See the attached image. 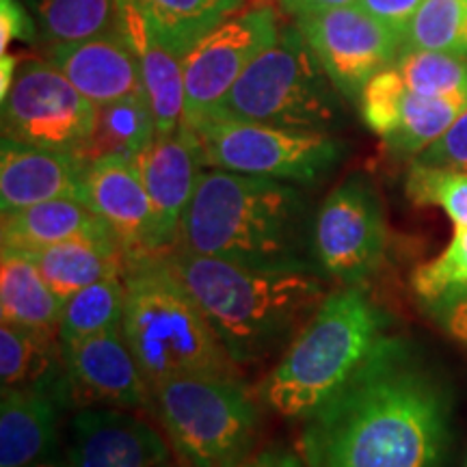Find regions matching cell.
Returning a JSON list of instances; mask_svg holds the SVG:
<instances>
[{
	"instance_id": "obj_1",
	"label": "cell",
	"mask_w": 467,
	"mask_h": 467,
	"mask_svg": "<svg viewBox=\"0 0 467 467\" xmlns=\"http://www.w3.org/2000/svg\"><path fill=\"white\" fill-rule=\"evenodd\" d=\"M452 396L411 342L383 336L353 377L303 420L306 467H443Z\"/></svg>"
},
{
	"instance_id": "obj_2",
	"label": "cell",
	"mask_w": 467,
	"mask_h": 467,
	"mask_svg": "<svg viewBox=\"0 0 467 467\" xmlns=\"http://www.w3.org/2000/svg\"><path fill=\"white\" fill-rule=\"evenodd\" d=\"M314 217L299 184L206 167L175 247L260 271L318 273Z\"/></svg>"
},
{
	"instance_id": "obj_3",
	"label": "cell",
	"mask_w": 467,
	"mask_h": 467,
	"mask_svg": "<svg viewBox=\"0 0 467 467\" xmlns=\"http://www.w3.org/2000/svg\"><path fill=\"white\" fill-rule=\"evenodd\" d=\"M167 260L238 366L284 355L329 295L318 273L260 271L180 247Z\"/></svg>"
},
{
	"instance_id": "obj_4",
	"label": "cell",
	"mask_w": 467,
	"mask_h": 467,
	"mask_svg": "<svg viewBox=\"0 0 467 467\" xmlns=\"http://www.w3.org/2000/svg\"><path fill=\"white\" fill-rule=\"evenodd\" d=\"M124 285L121 329L150 389L178 377H238L241 366L175 275L167 254L128 258Z\"/></svg>"
},
{
	"instance_id": "obj_5",
	"label": "cell",
	"mask_w": 467,
	"mask_h": 467,
	"mask_svg": "<svg viewBox=\"0 0 467 467\" xmlns=\"http://www.w3.org/2000/svg\"><path fill=\"white\" fill-rule=\"evenodd\" d=\"M381 337L383 314L364 285L329 292L262 381L260 402L284 418L306 420L358 372Z\"/></svg>"
},
{
	"instance_id": "obj_6",
	"label": "cell",
	"mask_w": 467,
	"mask_h": 467,
	"mask_svg": "<svg viewBox=\"0 0 467 467\" xmlns=\"http://www.w3.org/2000/svg\"><path fill=\"white\" fill-rule=\"evenodd\" d=\"M342 98L292 25L244 69L208 119L334 132L342 121Z\"/></svg>"
},
{
	"instance_id": "obj_7",
	"label": "cell",
	"mask_w": 467,
	"mask_h": 467,
	"mask_svg": "<svg viewBox=\"0 0 467 467\" xmlns=\"http://www.w3.org/2000/svg\"><path fill=\"white\" fill-rule=\"evenodd\" d=\"M151 411L186 467H243L258 446L262 411L241 377L169 379L151 389Z\"/></svg>"
},
{
	"instance_id": "obj_8",
	"label": "cell",
	"mask_w": 467,
	"mask_h": 467,
	"mask_svg": "<svg viewBox=\"0 0 467 467\" xmlns=\"http://www.w3.org/2000/svg\"><path fill=\"white\" fill-rule=\"evenodd\" d=\"M203 162L210 169L260 175L312 186L344 159V143L331 132L299 130L255 121L208 119L197 128Z\"/></svg>"
},
{
	"instance_id": "obj_9",
	"label": "cell",
	"mask_w": 467,
	"mask_h": 467,
	"mask_svg": "<svg viewBox=\"0 0 467 467\" xmlns=\"http://www.w3.org/2000/svg\"><path fill=\"white\" fill-rule=\"evenodd\" d=\"M96 107L50 61L25 58L3 98V137L33 148L78 154Z\"/></svg>"
},
{
	"instance_id": "obj_10",
	"label": "cell",
	"mask_w": 467,
	"mask_h": 467,
	"mask_svg": "<svg viewBox=\"0 0 467 467\" xmlns=\"http://www.w3.org/2000/svg\"><path fill=\"white\" fill-rule=\"evenodd\" d=\"M388 227L375 186L361 173L337 184L314 217V255L325 277L361 285L381 266Z\"/></svg>"
},
{
	"instance_id": "obj_11",
	"label": "cell",
	"mask_w": 467,
	"mask_h": 467,
	"mask_svg": "<svg viewBox=\"0 0 467 467\" xmlns=\"http://www.w3.org/2000/svg\"><path fill=\"white\" fill-rule=\"evenodd\" d=\"M275 9L236 11L203 35L184 57V124L200 128L251 63L279 37Z\"/></svg>"
},
{
	"instance_id": "obj_12",
	"label": "cell",
	"mask_w": 467,
	"mask_h": 467,
	"mask_svg": "<svg viewBox=\"0 0 467 467\" xmlns=\"http://www.w3.org/2000/svg\"><path fill=\"white\" fill-rule=\"evenodd\" d=\"M331 83L350 102L379 72L392 67L402 52V37L358 3L295 20Z\"/></svg>"
},
{
	"instance_id": "obj_13",
	"label": "cell",
	"mask_w": 467,
	"mask_h": 467,
	"mask_svg": "<svg viewBox=\"0 0 467 467\" xmlns=\"http://www.w3.org/2000/svg\"><path fill=\"white\" fill-rule=\"evenodd\" d=\"M63 366L67 402L80 409H151V389L121 327L63 347Z\"/></svg>"
},
{
	"instance_id": "obj_14",
	"label": "cell",
	"mask_w": 467,
	"mask_h": 467,
	"mask_svg": "<svg viewBox=\"0 0 467 467\" xmlns=\"http://www.w3.org/2000/svg\"><path fill=\"white\" fill-rule=\"evenodd\" d=\"M137 162L154 210V247L167 254L178 244L182 219L206 169L200 134L182 124L167 137H156Z\"/></svg>"
},
{
	"instance_id": "obj_15",
	"label": "cell",
	"mask_w": 467,
	"mask_h": 467,
	"mask_svg": "<svg viewBox=\"0 0 467 467\" xmlns=\"http://www.w3.org/2000/svg\"><path fill=\"white\" fill-rule=\"evenodd\" d=\"M69 467H162L169 446L128 409L85 407L69 426Z\"/></svg>"
},
{
	"instance_id": "obj_16",
	"label": "cell",
	"mask_w": 467,
	"mask_h": 467,
	"mask_svg": "<svg viewBox=\"0 0 467 467\" xmlns=\"http://www.w3.org/2000/svg\"><path fill=\"white\" fill-rule=\"evenodd\" d=\"M83 202L113 232L126 260L159 254L154 247V210L137 161L107 156L85 165Z\"/></svg>"
},
{
	"instance_id": "obj_17",
	"label": "cell",
	"mask_w": 467,
	"mask_h": 467,
	"mask_svg": "<svg viewBox=\"0 0 467 467\" xmlns=\"http://www.w3.org/2000/svg\"><path fill=\"white\" fill-rule=\"evenodd\" d=\"M48 61L93 107L145 93L141 66L121 28L85 42L52 44Z\"/></svg>"
},
{
	"instance_id": "obj_18",
	"label": "cell",
	"mask_w": 467,
	"mask_h": 467,
	"mask_svg": "<svg viewBox=\"0 0 467 467\" xmlns=\"http://www.w3.org/2000/svg\"><path fill=\"white\" fill-rule=\"evenodd\" d=\"M85 162L76 154L33 148L3 137L0 210L11 214L50 200L83 202Z\"/></svg>"
},
{
	"instance_id": "obj_19",
	"label": "cell",
	"mask_w": 467,
	"mask_h": 467,
	"mask_svg": "<svg viewBox=\"0 0 467 467\" xmlns=\"http://www.w3.org/2000/svg\"><path fill=\"white\" fill-rule=\"evenodd\" d=\"M63 399L46 388H3L0 467H48L57 461V420Z\"/></svg>"
},
{
	"instance_id": "obj_20",
	"label": "cell",
	"mask_w": 467,
	"mask_h": 467,
	"mask_svg": "<svg viewBox=\"0 0 467 467\" xmlns=\"http://www.w3.org/2000/svg\"><path fill=\"white\" fill-rule=\"evenodd\" d=\"M119 28L141 66L145 93L156 119V134L167 137L184 124V55L151 31L130 0H119Z\"/></svg>"
},
{
	"instance_id": "obj_21",
	"label": "cell",
	"mask_w": 467,
	"mask_h": 467,
	"mask_svg": "<svg viewBox=\"0 0 467 467\" xmlns=\"http://www.w3.org/2000/svg\"><path fill=\"white\" fill-rule=\"evenodd\" d=\"M72 238H115L107 223L80 200H50L3 214V251L31 254ZM117 241V238H115Z\"/></svg>"
},
{
	"instance_id": "obj_22",
	"label": "cell",
	"mask_w": 467,
	"mask_h": 467,
	"mask_svg": "<svg viewBox=\"0 0 467 467\" xmlns=\"http://www.w3.org/2000/svg\"><path fill=\"white\" fill-rule=\"evenodd\" d=\"M63 301L55 295L26 254L3 251L0 255V314L5 325L31 334L58 337Z\"/></svg>"
},
{
	"instance_id": "obj_23",
	"label": "cell",
	"mask_w": 467,
	"mask_h": 467,
	"mask_svg": "<svg viewBox=\"0 0 467 467\" xmlns=\"http://www.w3.org/2000/svg\"><path fill=\"white\" fill-rule=\"evenodd\" d=\"M61 301L110 275H124L126 254L115 238H72L26 254Z\"/></svg>"
},
{
	"instance_id": "obj_24",
	"label": "cell",
	"mask_w": 467,
	"mask_h": 467,
	"mask_svg": "<svg viewBox=\"0 0 467 467\" xmlns=\"http://www.w3.org/2000/svg\"><path fill=\"white\" fill-rule=\"evenodd\" d=\"M156 119L148 93L130 96L104 107H96V119L87 143L78 156L85 165L107 156L139 161V156L154 143Z\"/></svg>"
},
{
	"instance_id": "obj_25",
	"label": "cell",
	"mask_w": 467,
	"mask_h": 467,
	"mask_svg": "<svg viewBox=\"0 0 467 467\" xmlns=\"http://www.w3.org/2000/svg\"><path fill=\"white\" fill-rule=\"evenodd\" d=\"M467 109V93L452 96H422L402 91L392 126L383 134V143L399 156H418L451 130Z\"/></svg>"
},
{
	"instance_id": "obj_26",
	"label": "cell",
	"mask_w": 467,
	"mask_h": 467,
	"mask_svg": "<svg viewBox=\"0 0 467 467\" xmlns=\"http://www.w3.org/2000/svg\"><path fill=\"white\" fill-rule=\"evenodd\" d=\"M159 39L186 57L203 35L236 14L244 0H130Z\"/></svg>"
},
{
	"instance_id": "obj_27",
	"label": "cell",
	"mask_w": 467,
	"mask_h": 467,
	"mask_svg": "<svg viewBox=\"0 0 467 467\" xmlns=\"http://www.w3.org/2000/svg\"><path fill=\"white\" fill-rule=\"evenodd\" d=\"M124 275L104 277L63 301L58 340L63 347H67L89 336L117 329L124 323Z\"/></svg>"
},
{
	"instance_id": "obj_28",
	"label": "cell",
	"mask_w": 467,
	"mask_h": 467,
	"mask_svg": "<svg viewBox=\"0 0 467 467\" xmlns=\"http://www.w3.org/2000/svg\"><path fill=\"white\" fill-rule=\"evenodd\" d=\"M35 20L50 46L85 42L119 28V0H37Z\"/></svg>"
},
{
	"instance_id": "obj_29",
	"label": "cell",
	"mask_w": 467,
	"mask_h": 467,
	"mask_svg": "<svg viewBox=\"0 0 467 467\" xmlns=\"http://www.w3.org/2000/svg\"><path fill=\"white\" fill-rule=\"evenodd\" d=\"M467 0H422L405 33L402 52L429 50L465 55Z\"/></svg>"
},
{
	"instance_id": "obj_30",
	"label": "cell",
	"mask_w": 467,
	"mask_h": 467,
	"mask_svg": "<svg viewBox=\"0 0 467 467\" xmlns=\"http://www.w3.org/2000/svg\"><path fill=\"white\" fill-rule=\"evenodd\" d=\"M411 285L420 299L440 309L467 299V227L454 230L448 247L413 271Z\"/></svg>"
},
{
	"instance_id": "obj_31",
	"label": "cell",
	"mask_w": 467,
	"mask_h": 467,
	"mask_svg": "<svg viewBox=\"0 0 467 467\" xmlns=\"http://www.w3.org/2000/svg\"><path fill=\"white\" fill-rule=\"evenodd\" d=\"M407 89L422 96L467 93V57L452 52L409 50L400 52L392 66Z\"/></svg>"
},
{
	"instance_id": "obj_32",
	"label": "cell",
	"mask_w": 467,
	"mask_h": 467,
	"mask_svg": "<svg viewBox=\"0 0 467 467\" xmlns=\"http://www.w3.org/2000/svg\"><path fill=\"white\" fill-rule=\"evenodd\" d=\"M407 197L416 206H437L454 230L467 227V169L413 162L407 175Z\"/></svg>"
},
{
	"instance_id": "obj_33",
	"label": "cell",
	"mask_w": 467,
	"mask_h": 467,
	"mask_svg": "<svg viewBox=\"0 0 467 467\" xmlns=\"http://www.w3.org/2000/svg\"><path fill=\"white\" fill-rule=\"evenodd\" d=\"M424 165L467 169V109L441 139L424 150L416 159Z\"/></svg>"
},
{
	"instance_id": "obj_34",
	"label": "cell",
	"mask_w": 467,
	"mask_h": 467,
	"mask_svg": "<svg viewBox=\"0 0 467 467\" xmlns=\"http://www.w3.org/2000/svg\"><path fill=\"white\" fill-rule=\"evenodd\" d=\"M33 42L35 39V20L20 0H0V52L7 55L9 44Z\"/></svg>"
},
{
	"instance_id": "obj_35",
	"label": "cell",
	"mask_w": 467,
	"mask_h": 467,
	"mask_svg": "<svg viewBox=\"0 0 467 467\" xmlns=\"http://www.w3.org/2000/svg\"><path fill=\"white\" fill-rule=\"evenodd\" d=\"M359 7H364L368 14L375 16L383 25L394 28L396 33H405L413 14H416L422 0H358Z\"/></svg>"
},
{
	"instance_id": "obj_36",
	"label": "cell",
	"mask_w": 467,
	"mask_h": 467,
	"mask_svg": "<svg viewBox=\"0 0 467 467\" xmlns=\"http://www.w3.org/2000/svg\"><path fill=\"white\" fill-rule=\"evenodd\" d=\"M277 3H279V9H282V14L299 20V17H306V16L323 14V11H329V9L355 5L358 0H277Z\"/></svg>"
},
{
	"instance_id": "obj_37",
	"label": "cell",
	"mask_w": 467,
	"mask_h": 467,
	"mask_svg": "<svg viewBox=\"0 0 467 467\" xmlns=\"http://www.w3.org/2000/svg\"><path fill=\"white\" fill-rule=\"evenodd\" d=\"M243 467H306L299 454H295L288 448H266L258 454H254Z\"/></svg>"
},
{
	"instance_id": "obj_38",
	"label": "cell",
	"mask_w": 467,
	"mask_h": 467,
	"mask_svg": "<svg viewBox=\"0 0 467 467\" xmlns=\"http://www.w3.org/2000/svg\"><path fill=\"white\" fill-rule=\"evenodd\" d=\"M443 317H446L448 331L457 337L459 342L467 344V299L454 301L452 306L441 309Z\"/></svg>"
},
{
	"instance_id": "obj_39",
	"label": "cell",
	"mask_w": 467,
	"mask_h": 467,
	"mask_svg": "<svg viewBox=\"0 0 467 467\" xmlns=\"http://www.w3.org/2000/svg\"><path fill=\"white\" fill-rule=\"evenodd\" d=\"M17 72V58L14 55H3L0 58V98L7 96L11 83Z\"/></svg>"
},
{
	"instance_id": "obj_40",
	"label": "cell",
	"mask_w": 467,
	"mask_h": 467,
	"mask_svg": "<svg viewBox=\"0 0 467 467\" xmlns=\"http://www.w3.org/2000/svg\"><path fill=\"white\" fill-rule=\"evenodd\" d=\"M57 467H69V463H67V459L66 461H58V465Z\"/></svg>"
},
{
	"instance_id": "obj_41",
	"label": "cell",
	"mask_w": 467,
	"mask_h": 467,
	"mask_svg": "<svg viewBox=\"0 0 467 467\" xmlns=\"http://www.w3.org/2000/svg\"><path fill=\"white\" fill-rule=\"evenodd\" d=\"M162 467H178V465H175V463H171V461H169V463H165Z\"/></svg>"
}]
</instances>
